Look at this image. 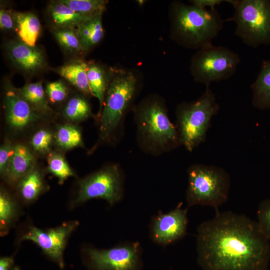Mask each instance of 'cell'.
I'll list each match as a JSON object with an SVG mask.
<instances>
[{
  "label": "cell",
  "mask_w": 270,
  "mask_h": 270,
  "mask_svg": "<svg viewBox=\"0 0 270 270\" xmlns=\"http://www.w3.org/2000/svg\"><path fill=\"white\" fill-rule=\"evenodd\" d=\"M102 15H98L86 20L75 28L83 51L90 50L102 39L104 30Z\"/></svg>",
  "instance_id": "ffe728a7"
},
{
  "label": "cell",
  "mask_w": 270,
  "mask_h": 270,
  "mask_svg": "<svg viewBox=\"0 0 270 270\" xmlns=\"http://www.w3.org/2000/svg\"><path fill=\"white\" fill-rule=\"evenodd\" d=\"M63 114L68 120L72 122L82 121L92 116L90 104L80 96L70 98L64 106Z\"/></svg>",
  "instance_id": "cb8c5ba5"
},
{
  "label": "cell",
  "mask_w": 270,
  "mask_h": 270,
  "mask_svg": "<svg viewBox=\"0 0 270 270\" xmlns=\"http://www.w3.org/2000/svg\"><path fill=\"white\" fill-rule=\"evenodd\" d=\"M186 198L188 208L196 205L208 206L216 212L228 198L230 176L222 168L195 164L187 170Z\"/></svg>",
  "instance_id": "8992f818"
},
{
  "label": "cell",
  "mask_w": 270,
  "mask_h": 270,
  "mask_svg": "<svg viewBox=\"0 0 270 270\" xmlns=\"http://www.w3.org/2000/svg\"><path fill=\"white\" fill-rule=\"evenodd\" d=\"M188 208H182L180 204L166 213L160 212L153 216L150 226L152 240L166 246L183 238L187 232Z\"/></svg>",
  "instance_id": "7c38bea8"
},
{
  "label": "cell",
  "mask_w": 270,
  "mask_h": 270,
  "mask_svg": "<svg viewBox=\"0 0 270 270\" xmlns=\"http://www.w3.org/2000/svg\"><path fill=\"white\" fill-rule=\"evenodd\" d=\"M45 92L49 100L54 102H59L64 100L68 94L67 87L60 80L48 83Z\"/></svg>",
  "instance_id": "1f68e13d"
},
{
  "label": "cell",
  "mask_w": 270,
  "mask_h": 270,
  "mask_svg": "<svg viewBox=\"0 0 270 270\" xmlns=\"http://www.w3.org/2000/svg\"><path fill=\"white\" fill-rule=\"evenodd\" d=\"M138 82L130 71L110 68L103 106L99 116L97 144H116L123 138L125 119L132 109L138 91Z\"/></svg>",
  "instance_id": "3957f363"
},
{
  "label": "cell",
  "mask_w": 270,
  "mask_h": 270,
  "mask_svg": "<svg viewBox=\"0 0 270 270\" xmlns=\"http://www.w3.org/2000/svg\"><path fill=\"white\" fill-rule=\"evenodd\" d=\"M54 35L65 50L74 53L83 51L75 28H55Z\"/></svg>",
  "instance_id": "83f0119b"
},
{
  "label": "cell",
  "mask_w": 270,
  "mask_h": 270,
  "mask_svg": "<svg viewBox=\"0 0 270 270\" xmlns=\"http://www.w3.org/2000/svg\"><path fill=\"white\" fill-rule=\"evenodd\" d=\"M88 64L81 60H74L58 68L56 72L80 91L92 95L88 78Z\"/></svg>",
  "instance_id": "d6986e66"
},
{
  "label": "cell",
  "mask_w": 270,
  "mask_h": 270,
  "mask_svg": "<svg viewBox=\"0 0 270 270\" xmlns=\"http://www.w3.org/2000/svg\"><path fill=\"white\" fill-rule=\"evenodd\" d=\"M240 62L238 54L212 43L198 50L194 54L190 70L196 82L210 86L211 82L232 77Z\"/></svg>",
  "instance_id": "ba28073f"
},
{
  "label": "cell",
  "mask_w": 270,
  "mask_h": 270,
  "mask_svg": "<svg viewBox=\"0 0 270 270\" xmlns=\"http://www.w3.org/2000/svg\"><path fill=\"white\" fill-rule=\"evenodd\" d=\"M18 188L21 197L25 202L34 200L44 188L41 174L38 170L33 168L19 180Z\"/></svg>",
  "instance_id": "7402d4cb"
},
{
  "label": "cell",
  "mask_w": 270,
  "mask_h": 270,
  "mask_svg": "<svg viewBox=\"0 0 270 270\" xmlns=\"http://www.w3.org/2000/svg\"><path fill=\"white\" fill-rule=\"evenodd\" d=\"M257 218L261 230L270 242V198L264 199L259 204Z\"/></svg>",
  "instance_id": "f546056e"
},
{
  "label": "cell",
  "mask_w": 270,
  "mask_h": 270,
  "mask_svg": "<svg viewBox=\"0 0 270 270\" xmlns=\"http://www.w3.org/2000/svg\"><path fill=\"white\" fill-rule=\"evenodd\" d=\"M233 16L224 22L236 24L235 34L256 48L270 45V0H230Z\"/></svg>",
  "instance_id": "52a82bcc"
},
{
  "label": "cell",
  "mask_w": 270,
  "mask_h": 270,
  "mask_svg": "<svg viewBox=\"0 0 270 270\" xmlns=\"http://www.w3.org/2000/svg\"><path fill=\"white\" fill-rule=\"evenodd\" d=\"M87 74L91 94L96 97L99 102V117L103 106L108 84L109 70L106 71L100 65L96 63H91L88 64Z\"/></svg>",
  "instance_id": "44dd1931"
},
{
  "label": "cell",
  "mask_w": 270,
  "mask_h": 270,
  "mask_svg": "<svg viewBox=\"0 0 270 270\" xmlns=\"http://www.w3.org/2000/svg\"><path fill=\"white\" fill-rule=\"evenodd\" d=\"M76 12L92 18L102 14L106 9L107 1L104 0H60Z\"/></svg>",
  "instance_id": "d4e9b609"
},
{
  "label": "cell",
  "mask_w": 270,
  "mask_h": 270,
  "mask_svg": "<svg viewBox=\"0 0 270 270\" xmlns=\"http://www.w3.org/2000/svg\"><path fill=\"white\" fill-rule=\"evenodd\" d=\"M220 106L210 86L198 99L179 104L176 110V127L182 146L192 152L206 140L213 116Z\"/></svg>",
  "instance_id": "5b68a950"
},
{
  "label": "cell",
  "mask_w": 270,
  "mask_h": 270,
  "mask_svg": "<svg viewBox=\"0 0 270 270\" xmlns=\"http://www.w3.org/2000/svg\"><path fill=\"white\" fill-rule=\"evenodd\" d=\"M12 270H20L18 266H14Z\"/></svg>",
  "instance_id": "8d00e7d4"
},
{
  "label": "cell",
  "mask_w": 270,
  "mask_h": 270,
  "mask_svg": "<svg viewBox=\"0 0 270 270\" xmlns=\"http://www.w3.org/2000/svg\"><path fill=\"white\" fill-rule=\"evenodd\" d=\"M198 264L203 270H268L270 242L256 221L216 212L197 228Z\"/></svg>",
  "instance_id": "6da1fadb"
},
{
  "label": "cell",
  "mask_w": 270,
  "mask_h": 270,
  "mask_svg": "<svg viewBox=\"0 0 270 270\" xmlns=\"http://www.w3.org/2000/svg\"><path fill=\"white\" fill-rule=\"evenodd\" d=\"M48 12L55 28H76L90 18L76 12L60 0L52 2L48 5Z\"/></svg>",
  "instance_id": "ac0fdd59"
},
{
  "label": "cell",
  "mask_w": 270,
  "mask_h": 270,
  "mask_svg": "<svg viewBox=\"0 0 270 270\" xmlns=\"http://www.w3.org/2000/svg\"><path fill=\"white\" fill-rule=\"evenodd\" d=\"M17 213L14 200L4 190L0 192V227L1 232H6L14 222Z\"/></svg>",
  "instance_id": "4316f807"
},
{
  "label": "cell",
  "mask_w": 270,
  "mask_h": 270,
  "mask_svg": "<svg viewBox=\"0 0 270 270\" xmlns=\"http://www.w3.org/2000/svg\"><path fill=\"white\" fill-rule=\"evenodd\" d=\"M52 142V136L50 132L46 130L42 129L32 136L30 143L36 151L46 154L50 151Z\"/></svg>",
  "instance_id": "4dcf8cb0"
},
{
  "label": "cell",
  "mask_w": 270,
  "mask_h": 270,
  "mask_svg": "<svg viewBox=\"0 0 270 270\" xmlns=\"http://www.w3.org/2000/svg\"><path fill=\"white\" fill-rule=\"evenodd\" d=\"M250 88L253 106L260 110H270V60L262 62L259 73Z\"/></svg>",
  "instance_id": "2e32d148"
},
{
  "label": "cell",
  "mask_w": 270,
  "mask_h": 270,
  "mask_svg": "<svg viewBox=\"0 0 270 270\" xmlns=\"http://www.w3.org/2000/svg\"><path fill=\"white\" fill-rule=\"evenodd\" d=\"M124 180V172L118 164H108L80 182L74 204L101 198L114 204L123 198Z\"/></svg>",
  "instance_id": "9c48e42d"
},
{
  "label": "cell",
  "mask_w": 270,
  "mask_h": 270,
  "mask_svg": "<svg viewBox=\"0 0 270 270\" xmlns=\"http://www.w3.org/2000/svg\"><path fill=\"white\" fill-rule=\"evenodd\" d=\"M132 111L136 144L143 152L158 156L182 146L176 126L170 120L161 97L150 95L134 106Z\"/></svg>",
  "instance_id": "7a4b0ae2"
},
{
  "label": "cell",
  "mask_w": 270,
  "mask_h": 270,
  "mask_svg": "<svg viewBox=\"0 0 270 270\" xmlns=\"http://www.w3.org/2000/svg\"><path fill=\"white\" fill-rule=\"evenodd\" d=\"M20 94L36 111L42 114L52 112L46 98L41 82L30 83L16 90Z\"/></svg>",
  "instance_id": "603a6c76"
},
{
  "label": "cell",
  "mask_w": 270,
  "mask_h": 270,
  "mask_svg": "<svg viewBox=\"0 0 270 270\" xmlns=\"http://www.w3.org/2000/svg\"><path fill=\"white\" fill-rule=\"evenodd\" d=\"M14 260L12 257L2 256L0 258V270H12Z\"/></svg>",
  "instance_id": "d590c367"
},
{
  "label": "cell",
  "mask_w": 270,
  "mask_h": 270,
  "mask_svg": "<svg viewBox=\"0 0 270 270\" xmlns=\"http://www.w3.org/2000/svg\"><path fill=\"white\" fill-rule=\"evenodd\" d=\"M35 158L29 148L22 144L14 146L10 160L5 176L15 182L34 168Z\"/></svg>",
  "instance_id": "9a60e30c"
},
{
  "label": "cell",
  "mask_w": 270,
  "mask_h": 270,
  "mask_svg": "<svg viewBox=\"0 0 270 270\" xmlns=\"http://www.w3.org/2000/svg\"><path fill=\"white\" fill-rule=\"evenodd\" d=\"M6 52L12 62L25 72H34L46 66L44 56L36 46H30L21 41H12L7 44Z\"/></svg>",
  "instance_id": "5bb4252c"
},
{
  "label": "cell",
  "mask_w": 270,
  "mask_h": 270,
  "mask_svg": "<svg viewBox=\"0 0 270 270\" xmlns=\"http://www.w3.org/2000/svg\"><path fill=\"white\" fill-rule=\"evenodd\" d=\"M78 225V222L72 221L46 230L30 227L21 240H31L37 244L46 256L62 269L64 266L63 256L66 242Z\"/></svg>",
  "instance_id": "8fae6325"
},
{
  "label": "cell",
  "mask_w": 270,
  "mask_h": 270,
  "mask_svg": "<svg viewBox=\"0 0 270 270\" xmlns=\"http://www.w3.org/2000/svg\"><path fill=\"white\" fill-rule=\"evenodd\" d=\"M0 27L2 30L6 31L16 30L13 12L10 10L0 8Z\"/></svg>",
  "instance_id": "836d02e7"
},
{
  "label": "cell",
  "mask_w": 270,
  "mask_h": 270,
  "mask_svg": "<svg viewBox=\"0 0 270 270\" xmlns=\"http://www.w3.org/2000/svg\"><path fill=\"white\" fill-rule=\"evenodd\" d=\"M142 248L138 242H125L107 249L88 248L84 261L90 270H142Z\"/></svg>",
  "instance_id": "30bf717a"
},
{
  "label": "cell",
  "mask_w": 270,
  "mask_h": 270,
  "mask_svg": "<svg viewBox=\"0 0 270 270\" xmlns=\"http://www.w3.org/2000/svg\"><path fill=\"white\" fill-rule=\"evenodd\" d=\"M192 4L206 8L208 7L209 8L215 9V6L220 4L226 0H193L190 1Z\"/></svg>",
  "instance_id": "e575fe53"
},
{
  "label": "cell",
  "mask_w": 270,
  "mask_h": 270,
  "mask_svg": "<svg viewBox=\"0 0 270 270\" xmlns=\"http://www.w3.org/2000/svg\"><path fill=\"white\" fill-rule=\"evenodd\" d=\"M6 119L15 130H22L40 118L41 114L27 102L16 90L6 91L4 100Z\"/></svg>",
  "instance_id": "4fadbf2b"
},
{
  "label": "cell",
  "mask_w": 270,
  "mask_h": 270,
  "mask_svg": "<svg viewBox=\"0 0 270 270\" xmlns=\"http://www.w3.org/2000/svg\"><path fill=\"white\" fill-rule=\"evenodd\" d=\"M57 144L68 150L82 144L80 131L74 126L66 124L59 126L55 136Z\"/></svg>",
  "instance_id": "484cf974"
},
{
  "label": "cell",
  "mask_w": 270,
  "mask_h": 270,
  "mask_svg": "<svg viewBox=\"0 0 270 270\" xmlns=\"http://www.w3.org/2000/svg\"><path fill=\"white\" fill-rule=\"evenodd\" d=\"M14 146L9 143H4L0 148V172L1 175L5 176L6 172Z\"/></svg>",
  "instance_id": "d6a6232c"
},
{
  "label": "cell",
  "mask_w": 270,
  "mask_h": 270,
  "mask_svg": "<svg viewBox=\"0 0 270 270\" xmlns=\"http://www.w3.org/2000/svg\"><path fill=\"white\" fill-rule=\"evenodd\" d=\"M170 14L173 39L184 47L198 50L212 43L224 22L216 8L180 2H173Z\"/></svg>",
  "instance_id": "277c9868"
},
{
  "label": "cell",
  "mask_w": 270,
  "mask_h": 270,
  "mask_svg": "<svg viewBox=\"0 0 270 270\" xmlns=\"http://www.w3.org/2000/svg\"><path fill=\"white\" fill-rule=\"evenodd\" d=\"M48 171L58 178L60 182L62 183L68 177L74 176V172L64 158L59 154H50L48 157Z\"/></svg>",
  "instance_id": "f1b7e54d"
},
{
  "label": "cell",
  "mask_w": 270,
  "mask_h": 270,
  "mask_svg": "<svg viewBox=\"0 0 270 270\" xmlns=\"http://www.w3.org/2000/svg\"><path fill=\"white\" fill-rule=\"evenodd\" d=\"M16 30L20 41L35 46L40 31V22L36 16L30 12H13Z\"/></svg>",
  "instance_id": "e0dca14e"
}]
</instances>
